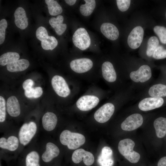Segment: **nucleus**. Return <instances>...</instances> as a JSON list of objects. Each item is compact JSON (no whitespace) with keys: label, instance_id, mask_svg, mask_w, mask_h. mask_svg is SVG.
Here are the masks:
<instances>
[{"label":"nucleus","instance_id":"obj_28","mask_svg":"<svg viewBox=\"0 0 166 166\" xmlns=\"http://www.w3.org/2000/svg\"><path fill=\"white\" fill-rule=\"evenodd\" d=\"M159 44V41L157 38L153 36L150 38L148 41L146 55L149 57H151Z\"/></svg>","mask_w":166,"mask_h":166},{"label":"nucleus","instance_id":"obj_33","mask_svg":"<svg viewBox=\"0 0 166 166\" xmlns=\"http://www.w3.org/2000/svg\"><path fill=\"white\" fill-rule=\"evenodd\" d=\"M36 36L37 39L41 42L46 39L49 36L46 29L43 26H40L37 30Z\"/></svg>","mask_w":166,"mask_h":166},{"label":"nucleus","instance_id":"obj_10","mask_svg":"<svg viewBox=\"0 0 166 166\" xmlns=\"http://www.w3.org/2000/svg\"><path fill=\"white\" fill-rule=\"evenodd\" d=\"M144 30L140 26L134 28L129 33L127 38V43L129 47L136 49L140 45L144 37Z\"/></svg>","mask_w":166,"mask_h":166},{"label":"nucleus","instance_id":"obj_22","mask_svg":"<svg viewBox=\"0 0 166 166\" xmlns=\"http://www.w3.org/2000/svg\"><path fill=\"white\" fill-rule=\"evenodd\" d=\"M64 18L61 15H58L56 18L53 17L49 21L50 25L54 29L56 32L59 35L62 34L66 30L67 25L63 23Z\"/></svg>","mask_w":166,"mask_h":166},{"label":"nucleus","instance_id":"obj_36","mask_svg":"<svg viewBox=\"0 0 166 166\" xmlns=\"http://www.w3.org/2000/svg\"><path fill=\"white\" fill-rule=\"evenodd\" d=\"M116 2L118 9L121 11L124 12L127 10L129 8L131 0H117Z\"/></svg>","mask_w":166,"mask_h":166},{"label":"nucleus","instance_id":"obj_13","mask_svg":"<svg viewBox=\"0 0 166 166\" xmlns=\"http://www.w3.org/2000/svg\"><path fill=\"white\" fill-rule=\"evenodd\" d=\"M82 159L84 163L87 166H90L92 164L94 160L93 155L91 152L83 149H77L73 152L72 159L74 163H78L81 161Z\"/></svg>","mask_w":166,"mask_h":166},{"label":"nucleus","instance_id":"obj_38","mask_svg":"<svg viewBox=\"0 0 166 166\" xmlns=\"http://www.w3.org/2000/svg\"><path fill=\"white\" fill-rule=\"evenodd\" d=\"M43 93L42 88L40 87H37L34 89V98H38L42 96Z\"/></svg>","mask_w":166,"mask_h":166},{"label":"nucleus","instance_id":"obj_16","mask_svg":"<svg viewBox=\"0 0 166 166\" xmlns=\"http://www.w3.org/2000/svg\"><path fill=\"white\" fill-rule=\"evenodd\" d=\"M100 30L102 34L110 40H116L119 37V33L118 29L111 23H103L101 26Z\"/></svg>","mask_w":166,"mask_h":166},{"label":"nucleus","instance_id":"obj_20","mask_svg":"<svg viewBox=\"0 0 166 166\" xmlns=\"http://www.w3.org/2000/svg\"><path fill=\"white\" fill-rule=\"evenodd\" d=\"M57 121V117L54 113L52 112H47L42 118L43 127L46 131H52L55 128Z\"/></svg>","mask_w":166,"mask_h":166},{"label":"nucleus","instance_id":"obj_4","mask_svg":"<svg viewBox=\"0 0 166 166\" xmlns=\"http://www.w3.org/2000/svg\"><path fill=\"white\" fill-rule=\"evenodd\" d=\"M138 101L135 106L140 110L144 112L159 108L166 104V97H147Z\"/></svg>","mask_w":166,"mask_h":166},{"label":"nucleus","instance_id":"obj_12","mask_svg":"<svg viewBox=\"0 0 166 166\" xmlns=\"http://www.w3.org/2000/svg\"><path fill=\"white\" fill-rule=\"evenodd\" d=\"M71 69L78 73L86 72L93 67V63L89 59L81 58L72 61L70 64Z\"/></svg>","mask_w":166,"mask_h":166},{"label":"nucleus","instance_id":"obj_39","mask_svg":"<svg viewBox=\"0 0 166 166\" xmlns=\"http://www.w3.org/2000/svg\"><path fill=\"white\" fill-rule=\"evenodd\" d=\"M34 89L32 88L30 89L25 90L24 94L25 96L28 98H34Z\"/></svg>","mask_w":166,"mask_h":166},{"label":"nucleus","instance_id":"obj_15","mask_svg":"<svg viewBox=\"0 0 166 166\" xmlns=\"http://www.w3.org/2000/svg\"><path fill=\"white\" fill-rule=\"evenodd\" d=\"M113 152L110 148L105 146L102 149L100 155L97 159V162L100 166H112L114 161Z\"/></svg>","mask_w":166,"mask_h":166},{"label":"nucleus","instance_id":"obj_7","mask_svg":"<svg viewBox=\"0 0 166 166\" xmlns=\"http://www.w3.org/2000/svg\"><path fill=\"white\" fill-rule=\"evenodd\" d=\"M115 110L114 105L112 102L105 104L95 112L94 118L98 122L103 123L108 121L113 115Z\"/></svg>","mask_w":166,"mask_h":166},{"label":"nucleus","instance_id":"obj_5","mask_svg":"<svg viewBox=\"0 0 166 166\" xmlns=\"http://www.w3.org/2000/svg\"><path fill=\"white\" fill-rule=\"evenodd\" d=\"M72 40L74 45L82 50L87 49L91 44L89 36L83 28H79L75 31Z\"/></svg>","mask_w":166,"mask_h":166},{"label":"nucleus","instance_id":"obj_23","mask_svg":"<svg viewBox=\"0 0 166 166\" xmlns=\"http://www.w3.org/2000/svg\"><path fill=\"white\" fill-rule=\"evenodd\" d=\"M29 65L28 60L22 59L7 64L6 67L7 70L10 72L22 71L27 69Z\"/></svg>","mask_w":166,"mask_h":166},{"label":"nucleus","instance_id":"obj_32","mask_svg":"<svg viewBox=\"0 0 166 166\" xmlns=\"http://www.w3.org/2000/svg\"><path fill=\"white\" fill-rule=\"evenodd\" d=\"M152 58L156 60L162 59L166 58V49L161 46H158L154 52Z\"/></svg>","mask_w":166,"mask_h":166},{"label":"nucleus","instance_id":"obj_14","mask_svg":"<svg viewBox=\"0 0 166 166\" xmlns=\"http://www.w3.org/2000/svg\"><path fill=\"white\" fill-rule=\"evenodd\" d=\"M102 75L104 78L108 82L113 83L117 80V75L113 64L106 61L102 65Z\"/></svg>","mask_w":166,"mask_h":166},{"label":"nucleus","instance_id":"obj_41","mask_svg":"<svg viewBox=\"0 0 166 166\" xmlns=\"http://www.w3.org/2000/svg\"><path fill=\"white\" fill-rule=\"evenodd\" d=\"M158 166H166V156L161 158L159 160L157 164Z\"/></svg>","mask_w":166,"mask_h":166},{"label":"nucleus","instance_id":"obj_17","mask_svg":"<svg viewBox=\"0 0 166 166\" xmlns=\"http://www.w3.org/2000/svg\"><path fill=\"white\" fill-rule=\"evenodd\" d=\"M14 23L19 28L24 30L28 26V19L26 17V12L22 7H19L15 10L14 13Z\"/></svg>","mask_w":166,"mask_h":166},{"label":"nucleus","instance_id":"obj_43","mask_svg":"<svg viewBox=\"0 0 166 166\" xmlns=\"http://www.w3.org/2000/svg\"><path fill=\"white\" fill-rule=\"evenodd\" d=\"M164 69V70H166V69Z\"/></svg>","mask_w":166,"mask_h":166},{"label":"nucleus","instance_id":"obj_25","mask_svg":"<svg viewBox=\"0 0 166 166\" xmlns=\"http://www.w3.org/2000/svg\"><path fill=\"white\" fill-rule=\"evenodd\" d=\"M20 56L18 53L14 52H8L1 55L0 57V64L4 66L18 60Z\"/></svg>","mask_w":166,"mask_h":166},{"label":"nucleus","instance_id":"obj_24","mask_svg":"<svg viewBox=\"0 0 166 166\" xmlns=\"http://www.w3.org/2000/svg\"><path fill=\"white\" fill-rule=\"evenodd\" d=\"M153 126L157 136L159 138L163 137L166 134V117L157 118L154 121Z\"/></svg>","mask_w":166,"mask_h":166},{"label":"nucleus","instance_id":"obj_35","mask_svg":"<svg viewBox=\"0 0 166 166\" xmlns=\"http://www.w3.org/2000/svg\"><path fill=\"white\" fill-rule=\"evenodd\" d=\"M6 101L4 98L0 96V122H4L6 119Z\"/></svg>","mask_w":166,"mask_h":166},{"label":"nucleus","instance_id":"obj_19","mask_svg":"<svg viewBox=\"0 0 166 166\" xmlns=\"http://www.w3.org/2000/svg\"><path fill=\"white\" fill-rule=\"evenodd\" d=\"M59 153V149L55 144L48 142L46 145V150L42 155V159L45 162H49L57 156Z\"/></svg>","mask_w":166,"mask_h":166},{"label":"nucleus","instance_id":"obj_6","mask_svg":"<svg viewBox=\"0 0 166 166\" xmlns=\"http://www.w3.org/2000/svg\"><path fill=\"white\" fill-rule=\"evenodd\" d=\"M37 127L33 121L24 124L21 127L18 133L20 143L24 146L29 143L36 133Z\"/></svg>","mask_w":166,"mask_h":166},{"label":"nucleus","instance_id":"obj_8","mask_svg":"<svg viewBox=\"0 0 166 166\" xmlns=\"http://www.w3.org/2000/svg\"><path fill=\"white\" fill-rule=\"evenodd\" d=\"M144 120L143 116L140 113H133L127 117L121 124V128L126 131L134 130L143 124Z\"/></svg>","mask_w":166,"mask_h":166},{"label":"nucleus","instance_id":"obj_9","mask_svg":"<svg viewBox=\"0 0 166 166\" xmlns=\"http://www.w3.org/2000/svg\"><path fill=\"white\" fill-rule=\"evenodd\" d=\"M51 84L56 93L59 96L65 97L70 93L68 85L64 78L59 75H55L52 78Z\"/></svg>","mask_w":166,"mask_h":166},{"label":"nucleus","instance_id":"obj_26","mask_svg":"<svg viewBox=\"0 0 166 166\" xmlns=\"http://www.w3.org/2000/svg\"><path fill=\"white\" fill-rule=\"evenodd\" d=\"M45 2L47 5L49 12L50 15L56 16L62 12L61 7L56 1L45 0Z\"/></svg>","mask_w":166,"mask_h":166},{"label":"nucleus","instance_id":"obj_31","mask_svg":"<svg viewBox=\"0 0 166 166\" xmlns=\"http://www.w3.org/2000/svg\"><path fill=\"white\" fill-rule=\"evenodd\" d=\"M154 32L158 37L160 42L166 44V28L163 26H156L153 29Z\"/></svg>","mask_w":166,"mask_h":166},{"label":"nucleus","instance_id":"obj_44","mask_svg":"<svg viewBox=\"0 0 166 166\" xmlns=\"http://www.w3.org/2000/svg\"><path fill=\"white\" fill-rule=\"evenodd\" d=\"M165 16H166V12Z\"/></svg>","mask_w":166,"mask_h":166},{"label":"nucleus","instance_id":"obj_3","mask_svg":"<svg viewBox=\"0 0 166 166\" xmlns=\"http://www.w3.org/2000/svg\"><path fill=\"white\" fill-rule=\"evenodd\" d=\"M135 145L134 141L129 139L121 140L118 145V149L120 153L132 163L138 162L140 158V154L133 150Z\"/></svg>","mask_w":166,"mask_h":166},{"label":"nucleus","instance_id":"obj_18","mask_svg":"<svg viewBox=\"0 0 166 166\" xmlns=\"http://www.w3.org/2000/svg\"><path fill=\"white\" fill-rule=\"evenodd\" d=\"M6 108L7 113L12 117H18L20 113V105L17 98L14 96H12L8 98Z\"/></svg>","mask_w":166,"mask_h":166},{"label":"nucleus","instance_id":"obj_30","mask_svg":"<svg viewBox=\"0 0 166 166\" xmlns=\"http://www.w3.org/2000/svg\"><path fill=\"white\" fill-rule=\"evenodd\" d=\"M58 44V41L53 36H48L45 40L41 42L42 48L45 50H52Z\"/></svg>","mask_w":166,"mask_h":166},{"label":"nucleus","instance_id":"obj_29","mask_svg":"<svg viewBox=\"0 0 166 166\" xmlns=\"http://www.w3.org/2000/svg\"><path fill=\"white\" fill-rule=\"evenodd\" d=\"M39 160V156L38 152L35 151H32L26 156V166H40Z\"/></svg>","mask_w":166,"mask_h":166},{"label":"nucleus","instance_id":"obj_40","mask_svg":"<svg viewBox=\"0 0 166 166\" xmlns=\"http://www.w3.org/2000/svg\"><path fill=\"white\" fill-rule=\"evenodd\" d=\"M162 70L161 74L158 80L166 83V70L164 69Z\"/></svg>","mask_w":166,"mask_h":166},{"label":"nucleus","instance_id":"obj_1","mask_svg":"<svg viewBox=\"0 0 166 166\" xmlns=\"http://www.w3.org/2000/svg\"><path fill=\"white\" fill-rule=\"evenodd\" d=\"M147 97H166V83L157 80L136 94L135 98Z\"/></svg>","mask_w":166,"mask_h":166},{"label":"nucleus","instance_id":"obj_21","mask_svg":"<svg viewBox=\"0 0 166 166\" xmlns=\"http://www.w3.org/2000/svg\"><path fill=\"white\" fill-rule=\"evenodd\" d=\"M18 145V140L14 136H10L7 139L5 137L0 139V147L1 148L13 151L17 149Z\"/></svg>","mask_w":166,"mask_h":166},{"label":"nucleus","instance_id":"obj_37","mask_svg":"<svg viewBox=\"0 0 166 166\" xmlns=\"http://www.w3.org/2000/svg\"><path fill=\"white\" fill-rule=\"evenodd\" d=\"M34 84L33 81L31 79H28L25 80L23 83L22 87L25 90L30 89L32 88Z\"/></svg>","mask_w":166,"mask_h":166},{"label":"nucleus","instance_id":"obj_2","mask_svg":"<svg viewBox=\"0 0 166 166\" xmlns=\"http://www.w3.org/2000/svg\"><path fill=\"white\" fill-rule=\"evenodd\" d=\"M60 140L63 145L70 149H75L83 145L85 141V136L80 133L65 130L61 133Z\"/></svg>","mask_w":166,"mask_h":166},{"label":"nucleus","instance_id":"obj_27","mask_svg":"<svg viewBox=\"0 0 166 166\" xmlns=\"http://www.w3.org/2000/svg\"><path fill=\"white\" fill-rule=\"evenodd\" d=\"M85 3L81 6L80 10L83 16H88L90 15L94 10L96 6V2L94 0H85Z\"/></svg>","mask_w":166,"mask_h":166},{"label":"nucleus","instance_id":"obj_34","mask_svg":"<svg viewBox=\"0 0 166 166\" xmlns=\"http://www.w3.org/2000/svg\"><path fill=\"white\" fill-rule=\"evenodd\" d=\"M7 23L6 20L2 19L0 21V44L4 42L5 38L6 30L7 28Z\"/></svg>","mask_w":166,"mask_h":166},{"label":"nucleus","instance_id":"obj_42","mask_svg":"<svg viewBox=\"0 0 166 166\" xmlns=\"http://www.w3.org/2000/svg\"><path fill=\"white\" fill-rule=\"evenodd\" d=\"M66 3L70 6L73 5L76 2V0H65Z\"/></svg>","mask_w":166,"mask_h":166},{"label":"nucleus","instance_id":"obj_11","mask_svg":"<svg viewBox=\"0 0 166 166\" xmlns=\"http://www.w3.org/2000/svg\"><path fill=\"white\" fill-rule=\"evenodd\" d=\"M99 102V98L92 95H85L80 97L76 102V105L80 110L86 111L95 107Z\"/></svg>","mask_w":166,"mask_h":166}]
</instances>
